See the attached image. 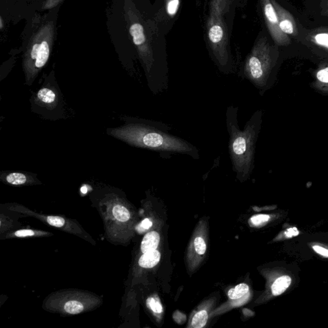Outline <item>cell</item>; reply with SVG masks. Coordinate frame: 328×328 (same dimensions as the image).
<instances>
[{"instance_id": "cell-8", "label": "cell", "mask_w": 328, "mask_h": 328, "mask_svg": "<svg viewBox=\"0 0 328 328\" xmlns=\"http://www.w3.org/2000/svg\"><path fill=\"white\" fill-rule=\"evenodd\" d=\"M307 40L308 44L328 50V30L319 28L314 30L308 34Z\"/></svg>"}, {"instance_id": "cell-25", "label": "cell", "mask_w": 328, "mask_h": 328, "mask_svg": "<svg viewBox=\"0 0 328 328\" xmlns=\"http://www.w3.org/2000/svg\"><path fill=\"white\" fill-rule=\"evenodd\" d=\"M321 15L328 17V0H321Z\"/></svg>"}, {"instance_id": "cell-20", "label": "cell", "mask_w": 328, "mask_h": 328, "mask_svg": "<svg viewBox=\"0 0 328 328\" xmlns=\"http://www.w3.org/2000/svg\"><path fill=\"white\" fill-rule=\"evenodd\" d=\"M270 219V216L261 214V215L253 216L251 218L250 220L255 226H259V225L263 224L265 222H268Z\"/></svg>"}, {"instance_id": "cell-4", "label": "cell", "mask_w": 328, "mask_h": 328, "mask_svg": "<svg viewBox=\"0 0 328 328\" xmlns=\"http://www.w3.org/2000/svg\"><path fill=\"white\" fill-rule=\"evenodd\" d=\"M43 84L32 93L30 102L32 112L44 119L56 121L66 118V109L54 71L45 75Z\"/></svg>"}, {"instance_id": "cell-12", "label": "cell", "mask_w": 328, "mask_h": 328, "mask_svg": "<svg viewBox=\"0 0 328 328\" xmlns=\"http://www.w3.org/2000/svg\"><path fill=\"white\" fill-rule=\"evenodd\" d=\"M113 215L117 220L126 222L130 219V214L128 209L122 205H117L113 208Z\"/></svg>"}, {"instance_id": "cell-17", "label": "cell", "mask_w": 328, "mask_h": 328, "mask_svg": "<svg viewBox=\"0 0 328 328\" xmlns=\"http://www.w3.org/2000/svg\"><path fill=\"white\" fill-rule=\"evenodd\" d=\"M47 221L51 226L56 227V228H62L64 226L65 223L64 219L58 217V216H48L47 218Z\"/></svg>"}, {"instance_id": "cell-28", "label": "cell", "mask_w": 328, "mask_h": 328, "mask_svg": "<svg viewBox=\"0 0 328 328\" xmlns=\"http://www.w3.org/2000/svg\"><path fill=\"white\" fill-rule=\"evenodd\" d=\"M152 226V222L148 219H146L141 222V226L145 229L150 228Z\"/></svg>"}, {"instance_id": "cell-3", "label": "cell", "mask_w": 328, "mask_h": 328, "mask_svg": "<svg viewBox=\"0 0 328 328\" xmlns=\"http://www.w3.org/2000/svg\"><path fill=\"white\" fill-rule=\"evenodd\" d=\"M238 108L229 106L226 112L227 131L229 135L228 152L232 169L239 180H246L254 168L255 148L259 131V113L249 120L243 130L238 119Z\"/></svg>"}, {"instance_id": "cell-22", "label": "cell", "mask_w": 328, "mask_h": 328, "mask_svg": "<svg viewBox=\"0 0 328 328\" xmlns=\"http://www.w3.org/2000/svg\"><path fill=\"white\" fill-rule=\"evenodd\" d=\"M179 0H172L167 5V12L170 15H174L178 10Z\"/></svg>"}, {"instance_id": "cell-1", "label": "cell", "mask_w": 328, "mask_h": 328, "mask_svg": "<svg viewBox=\"0 0 328 328\" xmlns=\"http://www.w3.org/2000/svg\"><path fill=\"white\" fill-rule=\"evenodd\" d=\"M123 125L108 128L107 134L133 147L146 149L170 158L176 154L200 159V151L189 141L170 134L172 127L163 122L124 116Z\"/></svg>"}, {"instance_id": "cell-16", "label": "cell", "mask_w": 328, "mask_h": 328, "mask_svg": "<svg viewBox=\"0 0 328 328\" xmlns=\"http://www.w3.org/2000/svg\"><path fill=\"white\" fill-rule=\"evenodd\" d=\"M223 36V30L220 26L216 25L211 28L209 31V38L212 43H218L221 41Z\"/></svg>"}, {"instance_id": "cell-14", "label": "cell", "mask_w": 328, "mask_h": 328, "mask_svg": "<svg viewBox=\"0 0 328 328\" xmlns=\"http://www.w3.org/2000/svg\"><path fill=\"white\" fill-rule=\"evenodd\" d=\"M208 320V314L205 310L196 313L192 321V327L194 328H202L206 325Z\"/></svg>"}, {"instance_id": "cell-21", "label": "cell", "mask_w": 328, "mask_h": 328, "mask_svg": "<svg viewBox=\"0 0 328 328\" xmlns=\"http://www.w3.org/2000/svg\"><path fill=\"white\" fill-rule=\"evenodd\" d=\"M148 304L150 306L151 309L155 313L161 314V313L163 312V308L161 303H159V301H157L156 299L153 298V297L148 299Z\"/></svg>"}, {"instance_id": "cell-15", "label": "cell", "mask_w": 328, "mask_h": 328, "mask_svg": "<svg viewBox=\"0 0 328 328\" xmlns=\"http://www.w3.org/2000/svg\"><path fill=\"white\" fill-rule=\"evenodd\" d=\"M84 309V305L80 302L77 301H67L64 305L65 311L69 314H80Z\"/></svg>"}, {"instance_id": "cell-13", "label": "cell", "mask_w": 328, "mask_h": 328, "mask_svg": "<svg viewBox=\"0 0 328 328\" xmlns=\"http://www.w3.org/2000/svg\"><path fill=\"white\" fill-rule=\"evenodd\" d=\"M249 286L245 283L239 284L234 288L229 290L228 296L231 299H237L244 296L249 292Z\"/></svg>"}, {"instance_id": "cell-9", "label": "cell", "mask_w": 328, "mask_h": 328, "mask_svg": "<svg viewBox=\"0 0 328 328\" xmlns=\"http://www.w3.org/2000/svg\"><path fill=\"white\" fill-rule=\"evenodd\" d=\"M160 242V235L157 231H151L146 234L141 243V251L143 253L156 250Z\"/></svg>"}, {"instance_id": "cell-26", "label": "cell", "mask_w": 328, "mask_h": 328, "mask_svg": "<svg viewBox=\"0 0 328 328\" xmlns=\"http://www.w3.org/2000/svg\"><path fill=\"white\" fill-rule=\"evenodd\" d=\"M313 249L318 254L322 255L323 257L328 258V249L319 246H314Z\"/></svg>"}, {"instance_id": "cell-19", "label": "cell", "mask_w": 328, "mask_h": 328, "mask_svg": "<svg viewBox=\"0 0 328 328\" xmlns=\"http://www.w3.org/2000/svg\"><path fill=\"white\" fill-rule=\"evenodd\" d=\"M64 1V0H45L42 6L43 10H52L57 7Z\"/></svg>"}, {"instance_id": "cell-7", "label": "cell", "mask_w": 328, "mask_h": 328, "mask_svg": "<svg viewBox=\"0 0 328 328\" xmlns=\"http://www.w3.org/2000/svg\"><path fill=\"white\" fill-rule=\"evenodd\" d=\"M1 179L8 184L20 186L28 183H36L37 179L36 174L23 171H5L2 172Z\"/></svg>"}, {"instance_id": "cell-6", "label": "cell", "mask_w": 328, "mask_h": 328, "mask_svg": "<svg viewBox=\"0 0 328 328\" xmlns=\"http://www.w3.org/2000/svg\"><path fill=\"white\" fill-rule=\"evenodd\" d=\"M272 4L276 13L279 28L281 31L288 36H298V28L292 15L274 0Z\"/></svg>"}, {"instance_id": "cell-24", "label": "cell", "mask_w": 328, "mask_h": 328, "mask_svg": "<svg viewBox=\"0 0 328 328\" xmlns=\"http://www.w3.org/2000/svg\"><path fill=\"white\" fill-rule=\"evenodd\" d=\"M14 235L17 237H25L34 235V231L30 230V229H21V230L17 231Z\"/></svg>"}, {"instance_id": "cell-10", "label": "cell", "mask_w": 328, "mask_h": 328, "mask_svg": "<svg viewBox=\"0 0 328 328\" xmlns=\"http://www.w3.org/2000/svg\"><path fill=\"white\" fill-rule=\"evenodd\" d=\"M161 253L157 250L148 251L140 258L139 266L143 268H152L159 264L161 260Z\"/></svg>"}, {"instance_id": "cell-23", "label": "cell", "mask_w": 328, "mask_h": 328, "mask_svg": "<svg viewBox=\"0 0 328 328\" xmlns=\"http://www.w3.org/2000/svg\"><path fill=\"white\" fill-rule=\"evenodd\" d=\"M317 78L321 82L328 83V67L320 70L317 74Z\"/></svg>"}, {"instance_id": "cell-11", "label": "cell", "mask_w": 328, "mask_h": 328, "mask_svg": "<svg viewBox=\"0 0 328 328\" xmlns=\"http://www.w3.org/2000/svg\"><path fill=\"white\" fill-rule=\"evenodd\" d=\"M292 283L291 277L288 275H283L275 279L273 284L271 290L273 294L275 296H279L286 291Z\"/></svg>"}, {"instance_id": "cell-18", "label": "cell", "mask_w": 328, "mask_h": 328, "mask_svg": "<svg viewBox=\"0 0 328 328\" xmlns=\"http://www.w3.org/2000/svg\"><path fill=\"white\" fill-rule=\"evenodd\" d=\"M194 248H195L196 251L199 255L205 254L207 246L204 240L201 237H197L194 240Z\"/></svg>"}, {"instance_id": "cell-27", "label": "cell", "mask_w": 328, "mask_h": 328, "mask_svg": "<svg viewBox=\"0 0 328 328\" xmlns=\"http://www.w3.org/2000/svg\"><path fill=\"white\" fill-rule=\"evenodd\" d=\"M285 234L287 237H295L299 235V231L296 228H290L285 231Z\"/></svg>"}, {"instance_id": "cell-2", "label": "cell", "mask_w": 328, "mask_h": 328, "mask_svg": "<svg viewBox=\"0 0 328 328\" xmlns=\"http://www.w3.org/2000/svg\"><path fill=\"white\" fill-rule=\"evenodd\" d=\"M56 21L48 15H35L23 43V69L25 83L32 85L47 65L56 36Z\"/></svg>"}, {"instance_id": "cell-5", "label": "cell", "mask_w": 328, "mask_h": 328, "mask_svg": "<svg viewBox=\"0 0 328 328\" xmlns=\"http://www.w3.org/2000/svg\"><path fill=\"white\" fill-rule=\"evenodd\" d=\"M264 10L265 16L268 21L269 28H270L271 35L275 42L277 45L281 46L290 45L291 40H290V37L287 35L284 34L279 28L276 13L270 0H267L265 2Z\"/></svg>"}]
</instances>
